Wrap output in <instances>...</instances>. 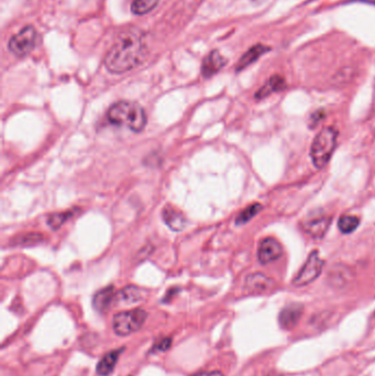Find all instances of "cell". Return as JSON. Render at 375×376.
I'll list each match as a JSON object with an SVG mask.
<instances>
[{
    "instance_id": "cell-17",
    "label": "cell",
    "mask_w": 375,
    "mask_h": 376,
    "mask_svg": "<svg viewBox=\"0 0 375 376\" xmlns=\"http://www.w3.org/2000/svg\"><path fill=\"white\" fill-rule=\"evenodd\" d=\"M285 87H286L285 79L280 75H274L270 78L259 90L256 91L255 98L256 99H264V98H266L267 96L272 95L273 92H278V91L285 89Z\"/></svg>"
},
{
    "instance_id": "cell-26",
    "label": "cell",
    "mask_w": 375,
    "mask_h": 376,
    "mask_svg": "<svg viewBox=\"0 0 375 376\" xmlns=\"http://www.w3.org/2000/svg\"><path fill=\"white\" fill-rule=\"evenodd\" d=\"M190 376H225L220 371H210V372H198Z\"/></svg>"
},
{
    "instance_id": "cell-4",
    "label": "cell",
    "mask_w": 375,
    "mask_h": 376,
    "mask_svg": "<svg viewBox=\"0 0 375 376\" xmlns=\"http://www.w3.org/2000/svg\"><path fill=\"white\" fill-rule=\"evenodd\" d=\"M147 318V312L143 309H132L121 311L115 315L113 319V329L119 337L130 336L142 328Z\"/></svg>"
},
{
    "instance_id": "cell-2",
    "label": "cell",
    "mask_w": 375,
    "mask_h": 376,
    "mask_svg": "<svg viewBox=\"0 0 375 376\" xmlns=\"http://www.w3.org/2000/svg\"><path fill=\"white\" fill-rule=\"evenodd\" d=\"M107 119L115 126L127 127L133 132H141L146 125V114L139 103L121 100L114 103L107 112Z\"/></svg>"
},
{
    "instance_id": "cell-5",
    "label": "cell",
    "mask_w": 375,
    "mask_h": 376,
    "mask_svg": "<svg viewBox=\"0 0 375 376\" xmlns=\"http://www.w3.org/2000/svg\"><path fill=\"white\" fill-rule=\"evenodd\" d=\"M323 267L324 261L320 255H319V252L312 251L305 264L303 265V267L299 270V272L294 277L292 282L293 285L296 287H303L310 284V283L317 280L318 276L322 274Z\"/></svg>"
},
{
    "instance_id": "cell-14",
    "label": "cell",
    "mask_w": 375,
    "mask_h": 376,
    "mask_svg": "<svg viewBox=\"0 0 375 376\" xmlns=\"http://www.w3.org/2000/svg\"><path fill=\"white\" fill-rule=\"evenodd\" d=\"M162 218L167 226L173 231H181L186 226V218L184 213L172 205H167L162 211Z\"/></svg>"
},
{
    "instance_id": "cell-1",
    "label": "cell",
    "mask_w": 375,
    "mask_h": 376,
    "mask_svg": "<svg viewBox=\"0 0 375 376\" xmlns=\"http://www.w3.org/2000/svg\"><path fill=\"white\" fill-rule=\"evenodd\" d=\"M147 47L142 31L130 28L121 32L110 48L104 66L113 74H124L138 67L145 60Z\"/></svg>"
},
{
    "instance_id": "cell-15",
    "label": "cell",
    "mask_w": 375,
    "mask_h": 376,
    "mask_svg": "<svg viewBox=\"0 0 375 376\" xmlns=\"http://www.w3.org/2000/svg\"><path fill=\"white\" fill-rule=\"evenodd\" d=\"M124 351H125V348H120V349L110 351V352H108L107 354H104L97 364V367H96L97 374L100 376H108L112 374L117 365V363H118L120 355L122 354Z\"/></svg>"
},
{
    "instance_id": "cell-21",
    "label": "cell",
    "mask_w": 375,
    "mask_h": 376,
    "mask_svg": "<svg viewBox=\"0 0 375 376\" xmlns=\"http://www.w3.org/2000/svg\"><path fill=\"white\" fill-rule=\"evenodd\" d=\"M159 0H134L131 5V10L134 15L142 16L154 9Z\"/></svg>"
},
{
    "instance_id": "cell-7",
    "label": "cell",
    "mask_w": 375,
    "mask_h": 376,
    "mask_svg": "<svg viewBox=\"0 0 375 376\" xmlns=\"http://www.w3.org/2000/svg\"><path fill=\"white\" fill-rule=\"evenodd\" d=\"M333 218L323 210H316L307 214V217L302 221L303 230L306 234L312 239H322L326 232L328 231Z\"/></svg>"
},
{
    "instance_id": "cell-25",
    "label": "cell",
    "mask_w": 375,
    "mask_h": 376,
    "mask_svg": "<svg viewBox=\"0 0 375 376\" xmlns=\"http://www.w3.org/2000/svg\"><path fill=\"white\" fill-rule=\"evenodd\" d=\"M40 239H42L41 234H34V233H29L27 236H24L22 239L18 240V243H23V244H29V243H35L38 242Z\"/></svg>"
},
{
    "instance_id": "cell-18",
    "label": "cell",
    "mask_w": 375,
    "mask_h": 376,
    "mask_svg": "<svg viewBox=\"0 0 375 376\" xmlns=\"http://www.w3.org/2000/svg\"><path fill=\"white\" fill-rule=\"evenodd\" d=\"M141 299H142V292L137 286L130 285L117 292V301H120V303L131 305L138 303Z\"/></svg>"
},
{
    "instance_id": "cell-6",
    "label": "cell",
    "mask_w": 375,
    "mask_h": 376,
    "mask_svg": "<svg viewBox=\"0 0 375 376\" xmlns=\"http://www.w3.org/2000/svg\"><path fill=\"white\" fill-rule=\"evenodd\" d=\"M36 42V30L32 26L24 27L8 42V48L18 58H23L31 53Z\"/></svg>"
},
{
    "instance_id": "cell-3",
    "label": "cell",
    "mask_w": 375,
    "mask_h": 376,
    "mask_svg": "<svg viewBox=\"0 0 375 376\" xmlns=\"http://www.w3.org/2000/svg\"><path fill=\"white\" fill-rule=\"evenodd\" d=\"M338 131L334 127H325L313 139L310 147V157L312 164L317 169H324L337 146Z\"/></svg>"
},
{
    "instance_id": "cell-12",
    "label": "cell",
    "mask_w": 375,
    "mask_h": 376,
    "mask_svg": "<svg viewBox=\"0 0 375 376\" xmlns=\"http://www.w3.org/2000/svg\"><path fill=\"white\" fill-rule=\"evenodd\" d=\"M227 64V59L218 50H213L209 53L202 61L201 75L209 78L217 74Z\"/></svg>"
},
{
    "instance_id": "cell-9",
    "label": "cell",
    "mask_w": 375,
    "mask_h": 376,
    "mask_svg": "<svg viewBox=\"0 0 375 376\" xmlns=\"http://www.w3.org/2000/svg\"><path fill=\"white\" fill-rule=\"evenodd\" d=\"M353 274L347 265L338 263L333 265L327 273L328 284L336 289L346 287L352 280Z\"/></svg>"
},
{
    "instance_id": "cell-22",
    "label": "cell",
    "mask_w": 375,
    "mask_h": 376,
    "mask_svg": "<svg viewBox=\"0 0 375 376\" xmlns=\"http://www.w3.org/2000/svg\"><path fill=\"white\" fill-rule=\"evenodd\" d=\"M73 216V211H64V212H58V213H52L47 217V225L53 230H57L62 226L65 221L69 220Z\"/></svg>"
},
{
    "instance_id": "cell-23",
    "label": "cell",
    "mask_w": 375,
    "mask_h": 376,
    "mask_svg": "<svg viewBox=\"0 0 375 376\" xmlns=\"http://www.w3.org/2000/svg\"><path fill=\"white\" fill-rule=\"evenodd\" d=\"M171 344H172V338H163L159 341H157L154 346H153L151 351L152 352H154V351L165 352V351H168L170 349Z\"/></svg>"
},
{
    "instance_id": "cell-11",
    "label": "cell",
    "mask_w": 375,
    "mask_h": 376,
    "mask_svg": "<svg viewBox=\"0 0 375 376\" xmlns=\"http://www.w3.org/2000/svg\"><path fill=\"white\" fill-rule=\"evenodd\" d=\"M274 286V281L262 273L250 274L244 283L245 289L251 294H266L271 292Z\"/></svg>"
},
{
    "instance_id": "cell-19",
    "label": "cell",
    "mask_w": 375,
    "mask_h": 376,
    "mask_svg": "<svg viewBox=\"0 0 375 376\" xmlns=\"http://www.w3.org/2000/svg\"><path fill=\"white\" fill-rule=\"evenodd\" d=\"M360 219L356 216L343 214L338 221V228L343 234L352 233L359 227Z\"/></svg>"
},
{
    "instance_id": "cell-27",
    "label": "cell",
    "mask_w": 375,
    "mask_h": 376,
    "mask_svg": "<svg viewBox=\"0 0 375 376\" xmlns=\"http://www.w3.org/2000/svg\"><path fill=\"white\" fill-rule=\"evenodd\" d=\"M354 2H358V3H364V4L374 5V6H375V0H354Z\"/></svg>"
},
{
    "instance_id": "cell-24",
    "label": "cell",
    "mask_w": 375,
    "mask_h": 376,
    "mask_svg": "<svg viewBox=\"0 0 375 376\" xmlns=\"http://www.w3.org/2000/svg\"><path fill=\"white\" fill-rule=\"evenodd\" d=\"M325 118V112L323 109H319L317 112L312 113L309 117V127L316 128V126Z\"/></svg>"
},
{
    "instance_id": "cell-10",
    "label": "cell",
    "mask_w": 375,
    "mask_h": 376,
    "mask_svg": "<svg viewBox=\"0 0 375 376\" xmlns=\"http://www.w3.org/2000/svg\"><path fill=\"white\" fill-rule=\"evenodd\" d=\"M304 306L302 304H291L285 306L279 315V324L282 329L292 330L297 326L303 316Z\"/></svg>"
},
{
    "instance_id": "cell-8",
    "label": "cell",
    "mask_w": 375,
    "mask_h": 376,
    "mask_svg": "<svg viewBox=\"0 0 375 376\" xmlns=\"http://www.w3.org/2000/svg\"><path fill=\"white\" fill-rule=\"evenodd\" d=\"M283 254V248L281 243L274 238H265L260 242L257 250V258L260 263L269 264L274 262Z\"/></svg>"
},
{
    "instance_id": "cell-16",
    "label": "cell",
    "mask_w": 375,
    "mask_h": 376,
    "mask_svg": "<svg viewBox=\"0 0 375 376\" xmlns=\"http://www.w3.org/2000/svg\"><path fill=\"white\" fill-rule=\"evenodd\" d=\"M269 51H270V47L264 44H261V43H257V44L250 47L249 50L242 55L241 59L239 60L238 64H237V72L242 71L245 69V67L253 64L254 62H256L262 57L263 54H265Z\"/></svg>"
},
{
    "instance_id": "cell-13",
    "label": "cell",
    "mask_w": 375,
    "mask_h": 376,
    "mask_svg": "<svg viewBox=\"0 0 375 376\" xmlns=\"http://www.w3.org/2000/svg\"><path fill=\"white\" fill-rule=\"evenodd\" d=\"M117 300V292L114 286H108L106 288L100 289L99 292H97L93 298V306L95 309L100 312L104 313L107 312L110 308H112L113 304Z\"/></svg>"
},
{
    "instance_id": "cell-20",
    "label": "cell",
    "mask_w": 375,
    "mask_h": 376,
    "mask_svg": "<svg viewBox=\"0 0 375 376\" xmlns=\"http://www.w3.org/2000/svg\"><path fill=\"white\" fill-rule=\"evenodd\" d=\"M262 208L263 207H262L261 203H257V202H254V203H252V205H249L247 208L243 209V210L238 214V217L236 219V224L237 225H244V224L249 223V221L252 218H254L255 216L262 210Z\"/></svg>"
}]
</instances>
